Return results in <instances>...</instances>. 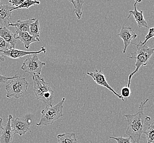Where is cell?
I'll list each match as a JSON object with an SVG mask.
<instances>
[{
	"label": "cell",
	"instance_id": "6da1fadb",
	"mask_svg": "<svg viewBox=\"0 0 154 143\" xmlns=\"http://www.w3.org/2000/svg\"><path fill=\"white\" fill-rule=\"evenodd\" d=\"M149 100V99H147L144 101H140L138 111L135 114L124 115L127 122V128L125 133L133 143H139L142 134L150 123L151 118L144 113V108Z\"/></svg>",
	"mask_w": 154,
	"mask_h": 143
},
{
	"label": "cell",
	"instance_id": "7a4b0ae2",
	"mask_svg": "<svg viewBox=\"0 0 154 143\" xmlns=\"http://www.w3.org/2000/svg\"><path fill=\"white\" fill-rule=\"evenodd\" d=\"M136 47V51L131 52V56L127 57L130 59H135L136 69L134 71L130 73L128 76L127 87H130L131 81L133 76L138 72L139 68L142 66H146L148 65L149 59H151L152 54L154 53V47H149L148 44H144L142 41H140L138 44L131 43Z\"/></svg>",
	"mask_w": 154,
	"mask_h": 143
},
{
	"label": "cell",
	"instance_id": "3957f363",
	"mask_svg": "<svg viewBox=\"0 0 154 143\" xmlns=\"http://www.w3.org/2000/svg\"><path fill=\"white\" fill-rule=\"evenodd\" d=\"M34 87L33 91L36 99L46 105L52 104L54 91L49 83H46L40 75L32 77Z\"/></svg>",
	"mask_w": 154,
	"mask_h": 143
},
{
	"label": "cell",
	"instance_id": "277c9868",
	"mask_svg": "<svg viewBox=\"0 0 154 143\" xmlns=\"http://www.w3.org/2000/svg\"><path fill=\"white\" fill-rule=\"evenodd\" d=\"M65 100V97H63L61 101L54 106L52 105H46V107L41 111L40 121L36 125L38 127L52 125L54 122L63 117V104Z\"/></svg>",
	"mask_w": 154,
	"mask_h": 143
},
{
	"label": "cell",
	"instance_id": "5b68a950",
	"mask_svg": "<svg viewBox=\"0 0 154 143\" xmlns=\"http://www.w3.org/2000/svg\"><path fill=\"white\" fill-rule=\"evenodd\" d=\"M28 87L29 84L25 78L18 75L6 85L7 97L18 99L24 97L28 94Z\"/></svg>",
	"mask_w": 154,
	"mask_h": 143
},
{
	"label": "cell",
	"instance_id": "8992f818",
	"mask_svg": "<svg viewBox=\"0 0 154 143\" xmlns=\"http://www.w3.org/2000/svg\"><path fill=\"white\" fill-rule=\"evenodd\" d=\"M45 65L46 63L39 59L37 54H32L27 56L26 59L23 63L21 69L33 77L40 75L42 69Z\"/></svg>",
	"mask_w": 154,
	"mask_h": 143
},
{
	"label": "cell",
	"instance_id": "52a82bcc",
	"mask_svg": "<svg viewBox=\"0 0 154 143\" xmlns=\"http://www.w3.org/2000/svg\"><path fill=\"white\" fill-rule=\"evenodd\" d=\"M33 125L31 123V119L29 117L12 118L11 120V126L14 134H18L20 137L24 135L28 132L30 131V126Z\"/></svg>",
	"mask_w": 154,
	"mask_h": 143
},
{
	"label": "cell",
	"instance_id": "ba28073f",
	"mask_svg": "<svg viewBox=\"0 0 154 143\" xmlns=\"http://www.w3.org/2000/svg\"><path fill=\"white\" fill-rule=\"evenodd\" d=\"M87 75L92 77L93 81H94L96 83V84L100 86H102L103 87H105L108 89L109 91H111L114 95H115L116 97H118L119 99L122 100L123 101H125V100L120 95L115 91V90L110 86V85L108 84L107 81L106 80L105 75L103 73L101 69L98 70L96 69L95 71L93 72H87Z\"/></svg>",
	"mask_w": 154,
	"mask_h": 143
},
{
	"label": "cell",
	"instance_id": "9c48e42d",
	"mask_svg": "<svg viewBox=\"0 0 154 143\" xmlns=\"http://www.w3.org/2000/svg\"><path fill=\"white\" fill-rule=\"evenodd\" d=\"M4 56H7L11 59H22L24 56H28L32 54H38V53L43 52L46 53V49L44 46L41 47L40 51H35V52H30V51H26L23 50H18L16 49H11L7 51H2L0 52Z\"/></svg>",
	"mask_w": 154,
	"mask_h": 143
},
{
	"label": "cell",
	"instance_id": "30bf717a",
	"mask_svg": "<svg viewBox=\"0 0 154 143\" xmlns=\"http://www.w3.org/2000/svg\"><path fill=\"white\" fill-rule=\"evenodd\" d=\"M117 35L120 37L123 41V53H126L128 46L131 44L133 39L137 37V35L134 33L131 27L122 26L120 33Z\"/></svg>",
	"mask_w": 154,
	"mask_h": 143
},
{
	"label": "cell",
	"instance_id": "8fae6325",
	"mask_svg": "<svg viewBox=\"0 0 154 143\" xmlns=\"http://www.w3.org/2000/svg\"><path fill=\"white\" fill-rule=\"evenodd\" d=\"M14 7L5 5L0 1V26L7 27L12 23V13Z\"/></svg>",
	"mask_w": 154,
	"mask_h": 143
},
{
	"label": "cell",
	"instance_id": "7c38bea8",
	"mask_svg": "<svg viewBox=\"0 0 154 143\" xmlns=\"http://www.w3.org/2000/svg\"><path fill=\"white\" fill-rule=\"evenodd\" d=\"M12 116H8V119L6 125L3 127L0 134V143H12L13 137L15 134L12 129L11 126V120L12 118Z\"/></svg>",
	"mask_w": 154,
	"mask_h": 143
},
{
	"label": "cell",
	"instance_id": "4fadbf2b",
	"mask_svg": "<svg viewBox=\"0 0 154 143\" xmlns=\"http://www.w3.org/2000/svg\"><path fill=\"white\" fill-rule=\"evenodd\" d=\"M142 2V1H136L134 3V9L129 11V16H128L127 18H130L131 15L132 14L134 18L136 21V23L139 28H149L148 23L145 21V18L143 16V11H138L137 9V3Z\"/></svg>",
	"mask_w": 154,
	"mask_h": 143
},
{
	"label": "cell",
	"instance_id": "5bb4252c",
	"mask_svg": "<svg viewBox=\"0 0 154 143\" xmlns=\"http://www.w3.org/2000/svg\"><path fill=\"white\" fill-rule=\"evenodd\" d=\"M36 18H30L24 21H18L15 23L10 24L8 27H13L16 28V33H29L30 31V26Z\"/></svg>",
	"mask_w": 154,
	"mask_h": 143
},
{
	"label": "cell",
	"instance_id": "9a60e30c",
	"mask_svg": "<svg viewBox=\"0 0 154 143\" xmlns=\"http://www.w3.org/2000/svg\"><path fill=\"white\" fill-rule=\"evenodd\" d=\"M0 37L5 40L10 44L13 49H15L16 44L17 43V39L16 34H13L6 27H0Z\"/></svg>",
	"mask_w": 154,
	"mask_h": 143
},
{
	"label": "cell",
	"instance_id": "2e32d148",
	"mask_svg": "<svg viewBox=\"0 0 154 143\" xmlns=\"http://www.w3.org/2000/svg\"><path fill=\"white\" fill-rule=\"evenodd\" d=\"M17 39H18L24 45L26 49H29L30 46V45L34 43L39 42L38 41L35 39L31 35L29 34V33H17L15 34Z\"/></svg>",
	"mask_w": 154,
	"mask_h": 143
},
{
	"label": "cell",
	"instance_id": "e0dca14e",
	"mask_svg": "<svg viewBox=\"0 0 154 143\" xmlns=\"http://www.w3.org/2000/svg\"><path fill=\"white\" fill-rule=\"evenodd\" d=\"M58 143H77L76 134L66 132L57 135Z\"/></svg>",
	"mask_w": 154,
	"mask_h": 143
},
{
	"label": "cell",
	"instance_id": "ac0fdd59",
	"mask_svg": "<svg viewBox=\"0 0 154 143\" xmlns=\"http://www.w3.org/2000/svg\"><path fill=\"white\" fill-rule=\"evenodd\" d=\"M29 34L34 37L35 39L40 41V26L38 20L36 19L35 21L32 23L30 26V31Z\"/></svg>",
	"mask_w": 154,
	"mask_h": 143
},
{
	"label": "cell",
	"instance_id": "d6986e66",
	"mask_svg": "<svg viewBox=\"0 0 154 143\" xmlns=\"http://www.w3.org/2000/svg\"><path fill=\"white\" fill-rule=\"evenodd\" d=\"M70 2L72 3L74 7V11L75 15L76 16L78 19L81 18V16L82 15V7L83 6V3L85 2L84 1H72L70 0Z\"/></svg>",
	"mask_w": 154,
	"mask_h": 143
},
{
	"label": "cell",
	"instance_id": "ffe728a7",
	"mask_svg": "<svg viewBox=\"0 0 154 143\" xmlns=\"http://www.w3.org/2000/svg\"><path fill=\"white\" fill-rule=\"evenodd\" d=\"M143 134L146 136L147 143H154V121L149 124Z\"/></svg>",
	"mask_w": 154,
	"mask_h": 143
},
{
	"label": "cell",
	"instance_id": "44dd1931",
	"mask_svg": "<svg viewBox=\"0 0 154 143\" xmlns=\"http://www.w3.org/2000/svg\"><path fill=\"white\" fill-rule=\"evenodd\" d=\"M40 4V2L38 1H31V0H24V2L19 6L14 8L12 9V11L16 10V9H23V8H25V9H28L30 7L34 5H38Z\"/></svg>",
	"mask_w": 154,
	"mask_h": 143
},
{
	"label": "cell",
	"instance_id": "7402d4cb",
	"mask_svg": "<svg viewBox=\"0 0 154 143\" xmlns=\"http://www.w3.org/2000/svg\"><path fill=\"white\" fill-rule=\"evenodd\" d=\"M13 48L12 46L0 37V52L7 51Z\"/></svg>",
	"mask_w": 154,
	"mask_h": 143
},
{
	"label": "cell",
	"instance_id": "603a6c76",
	"mask_svg": "<svg viewBox=\"0 0 154 143\" xmlns=\"http://www.w3.org/2000/svg\"><path fill=\"white\" fill-rule=\"evenodd\" d=\"M109 139H112L116 140L117 143H131V139L130 138V137L123 138L122 137H109Z\"/></svg>",
	"mask_w": 154,
	"mask_h": 143
},
{
	"label": "cell",
	"instance_id": "cb8c5ba5",
	"mask_svg": "<svg viewBox=\"0 0 154 143\" xmlns=\"http://www.w3.org/2000/svg\"><path fill=\"white\" fill-rule=\"evenodd\" d=\"M121 97L123 98H128L130 97L131 94V91L130 89V87H128L127 85L123 87L121 91Z\"/></svg>",
	"mask_w": 154,
	"mask_h": 143
},
{
	"label": "cell",
	"instance_id": "d4e9b609",
	"mask_svg": "<svg viewBox=\"0 0 154 143\" xmlns=\"http://www.w3.org/2000/svg\"><path fill=\"white\" fill-rule=\"evenodd\" d=\"M17 76H18L17 75H15L13 77H6V76H5V75L0 74V85L5 84L6 82H7V81L12 80L13 79L16 78Z\"/></svg>",
	"mask_w": 154,
	"mask_h": 143
},
{
	"label": "cell",
	"instance_id": "484cf974",
	"mask_svg": "<svg viewBox=\"0 0 154 143\" xmlns=\"http://www.w3.org/2000/svg\"><path fill=\"white\" fill-rule=\"evenodd\" d=\"M154 34V27H152V28H149V32H148L147 35L145 36V41L143 42L144 44H146V42L148 41L149 40H150L152 37H153Z\"/></svg>",
	"mask_w": 154,
	"mask_h": 143
},
{
	"label": "cell",
	"instance_id": "4316f807",
	"mask_svg": "<svg viewBox=\"0 0 154 143\" xmlns=\"http://www.w3.org/2000/svg\"><path fill=\"white\" fill-rule=\"evenodd\" d=\"M24 0H11L8 2H9V3H11L12 5V7L16 8V7L19 6L24 2Z\"/></svg>",
	"mask_w": 154,
	"mask_h": 143
},
{
	"label": "cell",
	"instance_id": "83f0119b",
	"mask_svg": "<svg viewBox=\"0 0 154 143\" xmlns=\"http://www.w3.org/2000/svg\"><path fill=\"white\" fill-rule=\"evenodd\" d=\"M2 122H3V119L0 117V134L1 132L3 129V127H2Z\"/></svg>",
	"mask_w": 154,
	"mask_h": 143
},
{
	"label": "cell",
	"instance_id": "f1b7e54d",
	"mask_svg": "<svg viewBox=\"0 0 154 143\" xmlns=\"http://www.w3.org/2000/svg\"><path fill=\"white\" fill-rule=\"evenodd\" d=\"M4 61H5L4 57H3V56H1V55H0V63L3 62Z\"/></svg>",
	"mask_w": 154,
	"mask_h": 143
},
{
	"label": "cell",
	"instance_id": "f546056e",
	"mask_svg": "<svg viewBox=\"0 0 154 143\" xmlns=\"http://www.w3.org/2000/svg\"><path fill=\"white\" fill-rule=\"evenodd\" d=\"M90 143H92V141H90Z\"/></svg>",
	"mask_w": 154,
	"mask_h": 143
},
{
	"label": "cell",
	"instance_id": "4dcf8cb0",
	"mask_svg": "<svg viewBox=\"0 0 154 143\" xmlns=\"http://www.w3.org/2000/svg\"><path fill=\"white\" fill-rule=\"evenodd\" d=\"M153 37H154V36H153Z\"/></svg>",
	"mask_w": 154,
	"mask_h": 143
}]
</instances>
